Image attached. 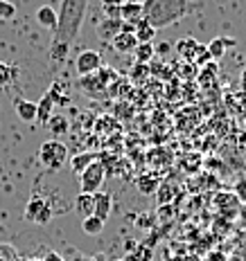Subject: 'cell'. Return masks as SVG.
I'll use <instances>...</instances> for the list:
<instances>
[{
	"label": "cell",
	"instance_id": "obj_13",
	"mask_svg": "<svg viewBox=\"0 0 246 261\" xmlns=\"http://www.w3.org/2000/svg\"><path fill=\"white\" fill-rule=\"evenodd\" d=\"M46 126L50 128V133L54 135V140H57V138H61V135L68 133L70 122H68V117H65V115H61V113H54V115L48 119Z\"/></svg>",
	"mask_w": 246,
	"mask_h": 261
},
{
	"label": "cell",
	"instance_id": "obj_5",
	"mask_svg": "<svg viewBox=\"0 0 246 261\" xmlns=\"http://www.w3.org/2000/svg\"><path fill=\"white\" fill-rule=\"evenodd\" d=\"M104 178H106V167H104L100 160H95L88 169H84L79 173L81 194H97V192H102Z\"/></svg>",
	"mask_w": 246,
	"mask_h": 261
},
{
	"label": "cell",
	"instance_id": "obj_8",
	"mask_svg": "<svg viewBox=\"0 0 246 261\" xmlns=\"http://www.w3.org/2000/svg\"><path fill=\"white\" fill-rule=\"evenodd\" d=\"M120 20L122 23H131V25L143 20V0H124L120 5Z\"/></svg>",
	"mask_w": 246,
	"mask_h": 261
},
{
	"label": "cell",
	"instance_id": "obj_27",
	"mask_svg": "<svg viewBox=\"0 0 246 261\" xmlns=\"http://www.w3.org/2000/svg\"><path fill=\"white\" fill-rule=\"evenodd\" d=\"M242 90L246 92V70H244V72H242Z\"/></svg>",
	"mask_w": 246,
	"mask_h": 261
},
{
	"label": "cell",
	"instance_id": "obj_23",
	"mask_svg": "<svg viewBox=\"0 0 246 261\" xmlns=\"http://www.w3.org/2000/svg\"><path fill=\"white\" fill-rule=\"evenodd\" d=\"M16 16V5L9 0H0V20H9Z\"/></svg>",
	"mask_w": 246,
	"mask_h": 261
},
{
	"label": "cell",
	"instance_id": "obj_22",
	"mask_svg": "<svg viewBox=\"0 0 246 261\" xmlns=\"http://www.w3.org/2000/svg\"><path fill=\"white\" fill-rule=\"evenodd\" d=\"M18 77V70L14 68V65H9V63H3L0 61V86H9L12 84V81Z\"/></svg>",
	"mask_w": 246,
	"mask_h": 261
},
{
	"label": "cell",
	"instance_id": "obj_10",
	"mask_svg": "<svg viewBox=\"0 0 246 261\" xmlns=\"http://www.w3.org/2000/svg\"><path fill=\"white\" fill-rule=\"evenodd\" d=\"M233 45H235V39H231V36H215V39L206 45V50L210 54L212 61H219L223 54H226L228 47H233Z\"/></svg>",
	"mask_w": 246,
	"mask_h": 261
},
{
	"label": "cell",
	"instance_id": "obj_14",
	"mask_svg": "<svg viewBox=\"0 0 246 261\" xmlns=\"http://www.w3.org/2000/svg\"><path fill=\"white\" fill-rule=\"evenodd\" d=\"M57 12H54V7H50V5H43V7L36 9V23H39L41 27H48V30L54 32V27H57Z\"/></svg>",
	"mask_w": 246,
	"mask_h": 261
},
{
	"label": "cell",
	"instance_id": "obj_19",
	"mask_svg": "<svg viewBox=\"0 0 246 261\" xmlns=\"http://www.w3.org/2000/svg\"><path fill=\"white\" fill-rule=\"evenodd\" d=\"M133 34H136V39H138V43H151V39L156 36V30L143 18V20H138V23H136Z\"/></svg>",
	"mask_w": 246,
	"mask_h": 261
},
{
	"label": "cell",
	"instance_id": "obj_24",
	"mask_svg": "<svg viewBox=\"0 0 246 261\" xmlns=\"http://www.w3.org/2000/svg\"><path fill=\"white\" fill-rule=\"evenodd\" d=\"M124 0H102L104 7H118V5H122Z\"/></svg>",
	"mask_w": 246,
	"mask_h": 261
},
{
	"label": "cell",
	"instance_id": "obj_20",
	"mask_svg": "<svg viewBox=\"0 0 246 261\" xmlns=\"http://www.w3.org/2000/svg\"><path fill=\"white\" fill-rule=\"evenodd\" d=\"M154 45L151 43H138V47L133 50V57H136V63L138 65H143V63H149L151 59H154Z\"/></svg>",
	"mask_w": 246,
	"mask_h": 261
},
{
	"label": "cell",
	"instance_id": "obj_26",
	"mask_svg": "<svg viewBox=\"0 0 246 261\" xmlns=\"http://www.w3.org/2000/svg\"><path fill=\"white\" fill-rule=\"evenodd\" d=\"M239 149L246 151V130H242V133H239Z\"/></svg>",
	"mask_w": 246,
	"mask_h": 261
},
{
	"label": "cell",
	"instance_id": "obj_21",
	"mask_svg": "<svg viewBox=\"0 0 246 261\" xmlns=\"http://www.w3.org/2000/svg\"><path fill=\"white\" fill-rule=\"evenodd\" d=\"M81 230H84L86 234H91V237H97L104 230V221L97 219L95 214H91V216H86V219L81 221Z\"/></svg>",
	"mask_w": 246,
	"mask_h": 261
},
{
	"label": "cell",
	"instance_id": "obj_18",
	"mask_svg": "<svg viewBox=\"0 0 246 261\" xmlns=\"http://www.w3.org/2000/svg\"><path fill=\"white\" fill-rule=\"evenodd\" d=\"M176 52L181 54L183 59H194L196 52H199V43H196L192 36H188V39H181L176 43Z\"/></svg>",
	"mask_w": 246,
	"mask_h": 261
},
{
	"label": "cell",
	"instance_id": "obj_17",
	"mask_svg": "<svg viewBox=\"0 0 246 261\" xmlns=\"http://www.w3.org/2000/svg\"><path fill=\"white\" fill-rule=\"evenodd\" d=\"M97 160L95 153H91V151H86V153H79V155H73V160H70V167H73L75 173H81L84 169H88L93 162Z\"/></svg>",
	"mask_w": 246,
	"mask_h": 261
},
{
	"label": "cell",
	"instance_id": "obj_7",
	"mask_svg": "<svg viewBox=\"0 0 246 261\" xmlns=\"http://www.w3.org/2000/svg\"><path fill=\"white\" fill-rule=\"evenodd\" d=\"M102 68V54L97 50H84L79 52L77 61H75V70L79 77H88V74L97 72Z\"/></svg>",
	"mask_w": 246,
	"mask_h": 261
},
{
	"label": "cell",
	"instance_id": "obj_28",
	"mask_svg": "<svg viewBox=\"0 0 246 261\" xmlns=\"http://www.w3.org/2000/svg\"><path fill=\"white\" fill-rule=\"evenodd\" d=\"M242 198H244V200H246V192H244V196H242Z\"/></svg>",
	"mask_w": 246,
	"mask_h": 261
},
{
	"label": "cell",
	"instance_id": "obj_11",
	"mask_svg": "<svg viewBox=\"0 0 246 261\" xmlns=\"http://www.w3.org/2000/svg\"><path fill=\"white\" fill-rule=\"evenodd\" d=\"M122 32V20L120 18H104L100 25H97V36H100L102 41H113L116 36Z\"/></svg>",
	"mask_w": 246,
	"mask_h": 261
},
{
	"label": "cell",
	"instance_id": "obj_25",
	"mask_svg": "<svg viewBox=\"0 0 246 261\" xmlns=\"http://www.w3.org/2000/svg\"><path fill=\"white\" fill-rule=\"evenodd\" d=\"M43 261H63V259H61V254H57V252H48Z\"/></svg>",
	"mask_w": 246,
	"mask_h": 261
},
{
	"label": "cell",
	"instance_id": "obj_16",
	"mask_svg": "<svg viewBox=\"0 0 246 261\" xmlns=\"http://www.w3.org/2000/svg\"><path fill=\"white\" fill-rule=\"evenodd\" d=\"M75 210H77L84 219L91 216L93 210H95V194H79L77 200H75Z\"/></svg>",
	"mask_w": 246,
	"mask_h": 261
},
{
	"label": "cell",
	"instance_id": "obj_9",
	"mask_svg": "<svg viewBox=\"0 0 246 261\" xmlns=\"http://www.w3.org/2000/svg\"><path fill=\"white\" fill-rule=\"evenodd\" d=\"M111 45L118 54H131L138 47V39H136L133 32H120L116 39L111 41Z\"/></svg>",
	"mask_w": 246,
	"mask_h": 261
},
{
	"label": "cell",
	"instance_id": "obj_1",
	"mask_svg": "<svg viewBox=\"0 0 246 261\" xmlns=\"http://www.w3.org/2000/svg\"><path fill=\"white\" fill-rule=\"evenodd\" d=\"M88 12V0H61V7L57 12V27H54V39L50 47L52 63H63L68 57L73 43L77 41L81 25Z\"/></svg>",
	"mask_w": 246,
	"mask_h": 261
},
{
	"label": "cell",
	"instance_id": "obj_2",
	"mask_svg": "<svg viewBox=\"0 0 246 261\" xmlns=\"http://www.w3.org/2000/svg\"><path fill=\"white\" fill-rule=\"evenodd\" d=\"M196 7L194 0H143V18L158 32L196 12Z\"/></svg>",
	"mask_w": 246,
	"mask_h": 261
},
{
	"label": "cell",
	"instance_id": "obj_4",
	"mask_svg": "<svg viewBox=\"0 0 246 261\" xmlns=\"http://www.w3.org/2000/svg\"><path fill=\"white\" fill-rule=\"evenodd\" d=\"M39 160L46 169L50 171H59L61 167L68 162V149L61 140H46L39 149Z\"/></svg>",
	"mask_w": 246,
	"mask_h": 261
},
{
	"label": "cell",
	"instance_id": "obj_3",
	"mask_svg": "<svg viewBox=\"0 0 246 261\" xmlns=\"http://www.w3.org/2000/svg\"><path fill=\"white\" fill-rule=\"evenodd\" d=\"M118 79V72L113 68H106L102 65L97 72L88 74V77H79V86L86 90V95L97 97V99H104L108 95V86Z\"/></svg>",
	"mask_w": 246,
	"mask_h": 261
},
{
	"label": "cell",
	"instance_id": "obj_15",
	"mask_svg": "<svg viewBox=\"0 0 246 261\" xmlns=\"http://www.w3.org/2000/svg\"><path fill=\"white\" fill-rule=\"evenodd\" d=\"M14 111L18 119H23V122H34L36 119V101H30V99H18L14 104Z\"/></svg>",
	"mask_w": 246,
	"mask_h": 261
},
{
	"label": "cell",
	"instance_id": "obj_29",
	"mask_svg": "<svg viewBox=\"0 0 246 261\" xmlns=\"http://www.w3.org/2000/svg\"><path fill=\"white\" fill-rule=\"evenodd\" d=\"M124 261H127V259H124Z\"/></svg>",
	"mask_w": 246,
	"mask_h": 261
},
{
	"label": "cell",
	"instance_id": "obj_6",
	"mask_svg": "<svg viewBox=\"0 0 246 261\" xmlns=\"http://www.w3.org/2000/svg\"><path fill=\"white\" fill-rule=\"evenodd\" d=\"M25 219L36 225H46L52 219V205L50 200L41 198V196H32L25 205Z\"/></svg>",
	"mask_w": 246,
	"mask_h": 261
},
{
	"label": "cell",
	"instance_id": "obj_12",
	"mask_svg": "<svg viewBox=\"0 0 246 261\" xmlns=\"http://www.w3.org/2000/svg\"><path fill=\"white\" fill-rule=\"evenodd\" d=\"M111 210H113V198H111V194L97 192V194H95V210H93V214H95L97 219H102L104 223H106V219L111 216Z\"/></svg>",
	"mask_w": 246,
	"mask_h": 261
}]
</instances>
